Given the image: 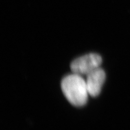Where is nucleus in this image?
<instances>
[{
	"label": "nucleus",
	"instance_id": "f257e3e1",
	"mask_svg": "<svg viewBox=\"0 0 130 130\" xmlns=\"http://www.w3.org/2000/svg\"><path fill=\"white\" fill-rule=\"evenodd\" d=\"M61 88L64 96L71 104L75 106L86 104L89 94L85 81L81 75L73 73L62 79Z\"/></svg>",
	"mask_w": 130,
	"mask_h": 130
},
{
	"label": "nucleus",
	"instance_id": "f03ea898",
	"mask_svg": "<svg viewBox=\"0 0 130 130\" xmlns=\"http://www.w3.org/2000/svg\"><path fill=\"white\" fill-rule=\"evenodd\" d=\"M101 62L102 58L99 55L90 53L75 59L71 64V68L75 74L87 75L99 68Z\"/></svg>",
	"mask_w": 130,
	"mask_h": 130
},
{
	"label": "nucleus",
	"instance_id": "7ed1b4c3",
	"mask_svg": "<svg viewBox=\"0 0 130 130\" xmlns=\"http://www.w3.org/2000/svg\"><path fill=\"white\" fill-rule=\"evenodd\" d=\"M105 79V72L100 67L88 74L87 75L86 83L89 94L94 97L98 95Z\"/></svg>",
	"mask_w": 130,
	"mask_h": 130
}]
</instances>
